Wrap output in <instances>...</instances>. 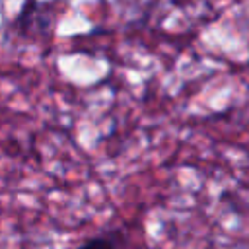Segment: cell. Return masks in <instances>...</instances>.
<instances>
[{"instance_id": "obj_1", "label": "cell", "mask_w": 249, "mask_h": 249, "mask_svg": "<svg viewBox=\"0 0 249 249\" xmlns=\"http://www.w3.org/2000/svg\"><path fill=\"white\" fill-rule=\"evenodd\" d=\"M78 249H113V241L109 237H93L82 243Z\"/></svg>"}]
</instances>
